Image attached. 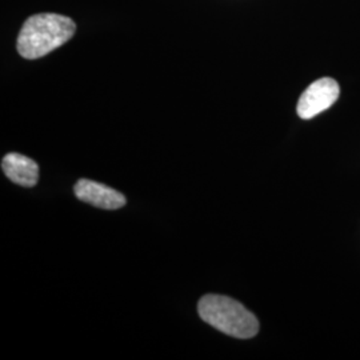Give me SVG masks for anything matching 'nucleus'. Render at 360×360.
I'll list each match as a JSON object with an SVG mask.
<instances>
[{
	"mask_svg": "<svg viewBox=\"0 0 360 360\" xmlns=\"http://www.w3.org/2000/svg\"><path fill=\"white\" fill-rule=\"evenodd\" d=\"M77 199L103 210H117L126 205L124 195L102 183L82 179L74 187Z\"/></svg>",
	"mask_w": 360,
	"mask_h": 360,
	"instance_id": "4",
	"label": "nucleus"
},
{
	"mask_svg": "<svg viewBox=\"0 0 360 360\" xmlns=\"http://www.w3.org/2000/svg\"><path fill=\"white\" fill-rule=\"evenodd\" d=\"M340 87L333 77H322L314 82L297 102V115L306 120L319 115L338 101Z\"/></svg>",
	"mask_w": 360,
	"mask_h": 360,
	"instance_id": "3",
	"label": "nucleus"
},
{
	"mask_svg": "<svg viewBox=\"0 0 360 360\" xmlns=\"http://www.w3.org/2000/svg\"><path fill=\"white\" fill-rule=\"evenodd\" d=\"M198 311L205 322L223 334L250 339L259 331L257 316L229 296H203L198 304Z\"/></svg>",
	"mask_w": 360,
	"mask_h": 360,
	"instance_id": "2",
	"label": "nucleus"
},
{
	"mask_svg": "<svg viewBox=\"0 0 360 360\" xmlns=\"http://www.w3.org/2000/svg\"><path fill=\"white\" fill-rule=\"evenodd\" d=\"M1 168L6 176L19 186L34 187L38 183V163L25 155L18 153L6 155L1 160Z\"/></svg>",
	"mask_w": 360,
	"mask_h": 360,
	"instance_id": "5",
	"label": "nucleus"
},
{
	"mask_svg": "<svg viewBox=\"0 0 360 360\" xmlns=\"http://www.w3.org/2000/svg\"><path fill=\"white\" fill-rule=\"evenodd\" d=\"M72 19L58 13H38L28 18L18 37V51L26 59H38L59 49L74 37Z\"/></svg>",
	"mask_w": 360,
	"mask_h": 360,
	"instance_id": "1",
	"label": "nucleus"
}]
</instances>
